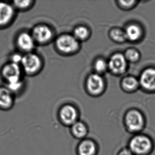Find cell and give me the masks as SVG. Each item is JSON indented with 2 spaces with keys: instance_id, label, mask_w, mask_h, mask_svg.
I'll return each mask as SVG.
<instances>
[{
  "instance_id": "obj_4",
  "label": "cell",
  "mask_w": 155,
  "mask_h": 155,
  "mask_svg": "<svg viewBox=\"0 0 155 155\" xmlns=\"http://www.w3.org/2000/svg\"><path fill=\"white\" fill-rule=\"evenodd\" d=\"M36 44L45 45L52 41L54 38V33L50 25L40 23L35 25L31 32Z\"/></svg>"
},
{
  "instance_id": "obj_3",
  "label": "cell",
  "mask_w": 155,
  "mask_h": 155,
  "mask_svg": "<svg viewBox=\"0 0 155 155\" xmlns=\"http://www.w3.org/2000/svg\"><path fill=\"white\" fill-rule=\"evenodd\" d=\"M23 73L20 65L10 61L3 65L1 70V75L6 85L23 81Z\"/></svg>"
},
{
  "instance_id": "obj_21",
  "label": "cell",
  "mask_w": 155,
  "mask_h": 155,
  "mask_svg": "<svg viewBox=\"0 0 155 155\" xmlns=\"http://www.w3.org/2000/svg\"><path fill=\"white\" fill-rule=\"evenodd\" d=\"M94 66L96 73L99 75L105 73L108 69V62L105 61L104 59L101 58L97 59L95 61Z\"/></svg>"
},
{
  "instance_id": "obj_1",
  "label": "cell",
  "mask_w": 155,
  "mask_h": 155,
  "mask_svg": "<svg viewBox=\"0 0 155 155\" xmlns=\"http://www.w3.org/2000/svg\"><path fill=\"white\" fill-rule=\"evenodd\" d=\"M55 47L57 51L63 55H71L76 54L80 49V42L72 34H63L55 40Z\"/></svg>"
},
{
  "instance_id": "obj_19",
  "label": "cell",
  "mask_w": 155,
  "mask_h": 155,
  "mask_svg": "<svg viewBox=\"0 0 155 155\" xmlns=\"http://www.w3.org/2000/svg\"><path fill=\"white\" fill-rule=\"evenodd\" d=\"M34 1H14L12 2L13 6L15 10L26 11L32 8L35 3Z\"/></svg>"
},
{
  "instance_id": "obj_22",
  "label": "cell",
  "mask_w": 155,
  "mask_h": 155,
  "mask_svg": "<svg viewBox=\"0 0 155 155\" xmlns=\"http://www.w3.org/2000/svg\"><path fill=\"white\" fill-rule=\"evenodd\" d=\"M126 61L131 63H136L139 60L140 55L138 51L135 49H129L124 54Z\"/></svg>"
},
{
  "instance_id": "obj_2",
  "label": "cell",
  "mask_w": 155,
  "mask_h": 155,
  "mask_svg": "<svg viewBox=\"0 0 155 155\" xmlns=\"http://www.w3.org/2000/svg\"><path fill=\"white\" fill-rule=\"evenodd\" d=\"M20 66L23 73L34 76L42 71L43 61L39 54L34 52H30L23 54Z\"/></svg>"
},
{
  "instance_id": "obj_6",
  "label": "cell",
  "mask_w": 155,
  "mask_h": 155,
  "mask_svg": "<svg viewBox=\"0 0 155 155\" xmlns=\"http://www.w3.org/2000/svg\"><path fill=\"white\" fill-rule=\"evenodd\" d=\"M57 117L59 121L62 125L70 127L78 121L79 113L74 105L65 104L59 109Z\"/></svg>"
},
{
  "instance_id": "obj_9",
  "label": "cell",
  "mask_w": 155,
  "mask_h": 155,
  "mask_svg": "<svg viewBox=\"0 0 155 155\" xmlns=\"http://www.w3.org/2000/svg\"><path fill=\"white\" fill-rule=\"evenodd\" d=\"M105 82L104 78L98 74L94 73L88 76L86 81V88L90 94L96 96L105 90Z\"/></svg>"
},
{
  "instance_id": "obj_13",
  "label": "cell",
  "mask_w": 155,
  "mask_h": 155,
  "mask_svg": "<svg viewBox=\"0 0 155 155\" xmlns=\"http://www.w3.org/2000/svg\"><path fill=\"white\" fill-rule=\"evenodd\" d=\"M14 103L15 95L6 86H0V110H9Z\"/></svg>"
},
{
  "instance_id": "obj_14",
  "label": "cell",
  "mask_w": 155,
  "mask_h": 155,
  "mask_svg": "<svg viewBox=\"0 0 155 155\" xmlns=\"http://www.w3.org/2000/svg\"><path fill=\"white\" fill-rule=\"evenodd\" d=\"M126 40L132 42H136L141 38L143 35L142 28L140 25L131 23L128 25L124 30Z\"/></svg>"
},
{
  "instance_id": "obj_24",
  "label": "cell",
  "mask_w": 155,
  "mask_h": 155,
  "mask_svg": "<svg viewBox=\"0 0 155 155\" xmlns=\"http://www.w3.org/2000/svg\"><path fill=\"white\" fill-rule=\"evenodd\" d=\"M136 3L134 1H120L119 2V6L123 9H130L132 8L135 5V3Z\"/></svg>"
},
{
  "instance_id": "obj_12",
  "label": "cell",
  "mask_w": 155,
  "mask_h": 155,
  "mask_svg": "<svg viewBox=\"0 0 155 155\" xmlns=\"http://www.w3.org/2000/svg\"><path fill=\"white\" fill-rule=\"evenodd\" d=\"M139 82L140 86L145 90L155 91V68L145 69L141 74Z\"/></svg>"
},
{
  "instance_id": "obj_8",
  "label": "cell",
  "mask_w": 155,
  "mask_h": 155,
  "mask_svg": "<svg viewBox=\"0 0 155 155\" xmlns=\"http://www.w3.org/2000/svg\"><path fill=\"white\" fill-rule=\"evenodd\" d=\"M15 44L19 49V52L26 54L33 52L35 48L36 43L31 33L22 31L17 35Z\"/></svg>"
},
{
  "instance_id": "obj_10",
  "label": "cell",
  "mask_w": 155,
  "mask_h": 155,
  "mask_svg": "<svg viewBox=\"0 0 155 155\" xmlns=\"http://www.w3.org/2000/svg\"><path fill=\"white\" fill-rule=\"evenodd\" d=\"M15 11L12 4L0 1V28L10 25L15 20Z\"/></svg>"
},
{
  "instance_id": "obj_18",
  "label": "cell",
  "mask_w": 155,
  "mask_h": 155,
  "mask_svg": "<svg viewBox=\"0 0 155 155\" xmlns=\"http://www.w3.org/2000/svg\"><path fill=\"white\" fill-rule=\"evenodd\" d=\"M72 35L79 42L83 41L89 37L90 31L86 26L78 25L74 29Z\"/></svg>"
},
{
  "instance_id": "obj_23",
  "label": "cell",
  "mask_w": 155,
  "mask_h": 155,
  "mask_svg": "<svg viewBox=\"0 0 155 155\" xmlns=\"http://www.w3.org/2000/svg\"><path fill=\"white\" fill-rule=\"evenodd\" d=\"M23 54L20 52H16L13 53L10 56V62L20 65L21 61L23 58Z\"/></svg>"
},
{
  "instance_id": "obj_17",
  "label": "cell",
  "mask_w": 155,
  "mask_h": 155,
  "mask_svg": "<svg viewBox=\"0 0 155 155\" xmlns=\"http://www.w3.org/2000/svg\"><path fill=\"white\" fill-rule=\"evenodd\" d=\"M140 86L139 80L134 76H128L124 78L122 82V86L126 92H133Z\"/></svg>"
},
{
  "instance_id": "obj_5",
  "label": "cell",
  "mask_w": 155,
  "mask_h": 155,
  "mask_svg": "<svg viewBox=\"0 0 155 155\" xmlns=\"http://www.w3.org/2000/svg\"><path fill=\"white\" fill-rule=\"evenodd\" d=\"M130 150L133 154L145 155L151 151L153 143L150 139L143 134L136 135L133 137L129 143Z\"/></svg>"
},
{
  "instance_id": "obj_15",
  "label": "cell",
  "mask_w": 155,
  "mask_h": 155,
  "mask_svg": "<svg viewBox=\"0 0 155 155\" xmlns=\"http://www.w3.org/2000/svg\"><path fill=\"white\" fill-rule=\"evenodd\" d=\"M77 151L78 155H95L96 145L91 140H84L78 146Z\"/></svg>"
},
{
  "instance_id": "obj_25",
  "label": "cell",
  "mask_w": 155,
  "mask_h": 155,
  "mask_svg": "<svg viewBox=\"0 0 155 155\" xmlns=\"http://www.w3.org/2000/svg\"><path fill=\"white\" fill-rule=\"evenodd\" d=\"M119 155H134L130 149H124L122 150Z\"/></svg>"
},
{
  "instance_id": "obj_7",
  "label": "cell",
  "mask_w": 155,
  "mask_h": 155,
  "mask_svg": "<svg viewBox=\"0 0 155 155\" xmlns=\"http://www.w3.org/2000/svg\"><path fill=\"white\" fill-rule=\"evenodd\" d=\"M125 123L128 130L131 132H139L144 127L145 118L140 111L131 110L128 111L126 114Z\"/></svg>"
},
{
  "instance_id": "obj_20",
  "label": "cell",
  "mask_w": 155,
  "mask_h": 155,
  "mask_svg": "<svg viewBox=\"0 0 155 155\" xmlns=\"http://www.w3.org/2000/svg\"><path fill=\"white\" fill-rule=\"evenodd\" d=\"M110 37L115 42H124L126 40V34L124 30L119 28H114L110 31Z\"/></svg>"
},
{
  "instance_id": "obj_11",
  "label": "cell",
  "mask_w": 155,
  "mask_h": 155,
  "mask_svg": "<svg viewBox=\"0 0 155 155\" xmlns=\"http://www.w3.org/2000/svg\"><path fill=\"white\" fill-rule=\"evenodd\" d=\"M108 69L116 75H121L126 72L128 67V61L124 55L116 53L112 56L108 62Z\"/></svg>"
},
{
  "instance_id": "obj_16",
  "label": "cell",
  "mask_w": 155,
  "mask_h": 155,
  "mask_svg": "<svg viewBox=\"0 0 155 155\" xmlns=\"http://www.w3.org/2000/svg\"><path fill=\"white\" fill-rule=\"evenodd\" d=\"M70 128L72 135L78 139H84L88 132V129L85 124L80 121L76 122Z\"/></svg>"
}]
</instances>
